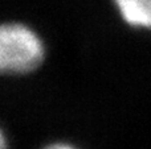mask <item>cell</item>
<instances>
[{
  "instance_id": "cell-3",
  "label": "cell",
  "mask_w": 151,
  "mask_h": 149,
  "mask_svg": "<svg viewBox=\"0 0 151 149\" xmlns=\"http://www.w3.org/2000/svg\"><path fill=\"white\" fill-rule=\"evenodd\" d=\"M41 149H81V148L76 147L73 144H69V143L57 141V143H50V144L42 147Z\"/></svg>"
},
{
  "instance_id": "cell-1",
  "label": "cell",
  "mask_w": 151,
  "mask_h": 149,
  "mask_svg": "<svg viewBox=\"0 0 151 149\" xmlns=\"http://www.w3.org/2000/svg\"><path fill=\"white\" fill-rule=\"evenodd\" d=\"M45 58V45L36 31L24 23H4L0 29V69L8 75L35 71Z\"/></svg>"
},
{
  "instance_id": "cell-2",
  "label": "cell",
  "mask_w": 151,
  "mask_h": 149,
  "mask_svg": "<svg viewBox=\"0 0 151 149\" xmlns=\"http://www.w3.org/2000/svg\"><path fill=\"white\" fill-rule=\"evenodd\" d=\"M113 4L129 26L151 31V0H113Z\"/></svg>"
}]
</instances>
